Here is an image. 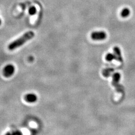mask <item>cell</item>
Returning a JSON list of instances; mask_svg holds the SVG:
<instances>
[{
    "instance_id": "1",
    "label": "cell",
    "mask_w": 135,
    "mask_h": 135,
    "mask_svg": "<svg viewBox=\"0 0 135 135\" xmlns=\"http://www.w3.org/2000/svg\"><path fill=\"white\" fill-rule=\"evenodd\" d=\"M35 36V33L33 31H29L25 33L21 37L11 43L8 47L9 50L12 51L20 46L24 45L28 41L32 39Z\"/></svg>"
},
{
    "instance_id": "2",
    "label": "cell",
    "mask_w": 135,
    "mask_h": 135,
    "mask_svg": "<svg viewBox=\"0 0 135 135\" xmlns=\"http://www.w3.org/2000/svg\"><path fill=\"white\" fill-rule=\"evenodd\" d=\"M91 39L95 41H103L107 38V34L104 31H98L92 33Z\"/></svg>"
},
{
    "instance_id": "3",
    "label": "cell",
    "mask_w": 135,
    "mask_h": 135,
    "mask_svg": "<svg viewBox=\"0 0 135 135\" xmlns=\"http://www.w3.org/2000/svg\"><path fill=\"white\" fill-rule=\"evenodd\" d=\"M15 67L13 65L9 64L6 66L3 70V74L4 77L9 78L11 77L15 73Z\"/></svg>"
},
{
    "instance_id": "4",
    "label": "cell",
    "mask_w": 135,
    "mask_h": 135,
    "mask_svg": "<svg viewBox=\"0 0 135 135\" xmlns=\"http://www.w3.org/2000/svg\"><path fill=\"white\" fill-rule=\"evenodd\" d=\"M24 100L28 103H34L37 100V96L32 93L28 94L24 97Z\"/></svg>"
},
{
    "instance_id": "5",
    "label": "cell",
    "mask_w": 135,
    "mask_h": 135,
    "mask_svg": "<svg viewBox=\"0 0 135 135\" xmlns=\"http://www.w3.org/2000/svg\"><path fill=\"white\" fill-rule=\"evenodd\" d=\"M114 54H115L116 60L119 62H122L123 61V58L122 53L120 49L118 47H115L114 48Z\"/></svg>"
},
{
    "instance_id": "6",
    "label": "cell",
    "mask_w": 135,
    "mask_h": 135,
    "mask_svg": "<svg viewBox=\"0 0 135 135\" xmlns=\"http://www.w3.org/2000/svg\"><path fill=\"white\" fill-rule=\"evenodd\" d=\"M130 13H131V12H130V10L129 9L124 8V9H123V10L121 13V15L123 18H127V17H129Z\"/></svg>"
},
{
    "instance_id": "7",
    "label": "cell",
    "mask_w": 135,
    "mask_h": 135,
    "mask_svg": "<svg viewBox=\"0 0 135 135\" xmlns=\"http://www.w3.org/2000/svg\"><path fill=\"white\" fill-rule=\"evenodd\" d=\"M121 74H119V73H114L113 75V82H115V83H118L120 79H121Z\"/></svg>"
},
{
    "instance_id": "8",
    "label": "cell",
    "mask_w": 135,
    "mask_h": 135,
    "mask_svg": "<svg viewBox=\"0 0 135 135\" xmlns=\"http://www.w3.org/2000/svg\"><path fill=\"white\" fill-rule=\"evenodd\" d=\"M106 60L108 61V62H111L113 60H114V59L116 60V57L115 56L114 54H112V53H108L106 55Z\"/></svg>"
},
{
    "instance_id": "9",
    "label": "cell",
    "mask_w": 135,
    "mask_h": 135,
    "mask_svg": "<svg viewBox=\"0 0 135 135\" xmlns=\"http://www.w3.org/2000/svg\"><path fill=\"white\" fill-rule=\"evenodd\" d=\"M37 13V9L35 7L33 6L30 7L29 9V14L33 16L35 15Z\"/></svg>"
},
{
    "instance_id": "10",
    "label": "cell",
    "mask_w": 135,
    "mask_h": 135,
    "mask_svg": "<svg viewBox=\"0 0 135 135\" xmlns=\"http://www.w3.org/2000/svg\"><path fill=\"white\" fill-rule=\"evenodd\" d=\"M112 72H113V70H112V69H105L103 72V76L106 77H108L109 76L110 73Z\"/></svg>"
}]
</instances>
